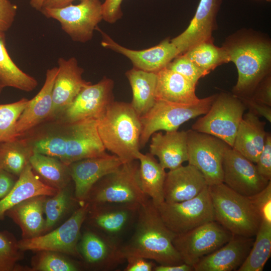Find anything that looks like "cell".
Segmentation results:
<instances>
[{"instance_id":"17","label":"cell","mask_w":271,"mask_h":271,"mask_svg":"<svg viewBox=\"0 0 271 271\" xmlns=\"http://www.w3.org/2000/svg\"><path fill=\"white\" fill-rule=\"evenodd\" d=\"M58 65L53 88L52 107L48 119H58L80 91L91 83L83 78L84 69L79 66L76 58H59Z\"/></svg>"},{"instance_id":"43","label":"cell","mask_w":271,"mask_h":271,"mask_svg":"<svg viewBox=\"0 0 271 271\" xmlns=\"http://www.w3.org/2000/svg\"><path fill=\"white\" fill-rule=\"evenodd\" d=\"M258 173L268 181L271 180V135L267 132L263 149L255 163Z\"/></svg>"},{"instance_id":"23","label":"cell","mask_w":271,"mask_h":271,"mask_svg":"<svg viewBox=\"0 0 271 271\" xmlns=\"http://www.w3.org/2000/svg\"><path fill=\"white\" fill-rule=\"evenodd\" d=\"M208 185L202 174L194 166H181L166 173L163 188L165 202L176 203L192 199Z\"/></svg>"},{"instance_id":"5","label":"cell","mask_w":271,"mask_h":271,"mask_svg":"<svg viewBox=\"0 0 271 271\" xmlns=\"http://www.w3.org/2000/svg\"><path fill=\"white\" fill-rule=\"evenodd\" d=\"M208 189L215 221L233 235L254 237L261 220L249 198L223 183L208 186Z\"/></svg>"},{"instance_id":"48","label":"cell","mask_w":271,"mask_h":271,"mask_svg":"<svg viewBox=\"0 0 271 271\" xmlns=\"http://www.w3.org/2000/svg\"><path fill=\"white\" fill-rule=\"evenodd\" d=\"M246 107L258 116H262L271 122V106L258 102L250 97H239Z\"/></svg>"},{"instance_id":"9","label":"cell","mask_w":271,"mask_h":271,"mask_svg":"<svg viewBox=\"0 0 271 271\" xmlns=\"http://www.w3.org/2000/svg\"><path fill=\"white\" fill-rule=\"evenodd\" d=\"M89 208L90 203L85 202L59 227L35 237L23 238L18 241L19 247L22 251H51L81 258L78 241Z\"/></svg>"},{"instance_id":"27","label":"cell","mask_w":271,"mask_h":271,"mask_svg":"<svg viewBox=\"0 0 271 271\" xmlns=\"http://www.w3.org/2000/svg\"><path fill=\"white\" fill-rule=\"evenodd\" d=\"M59 190L44 183L37 177L29 164L18 177L10 191L0 199V220L12 207L33 197L39 195L51 196Z\"/></svg>"},{"instance_id":"46","label":"cell","mask_w":271,"mask_h":271,"mask_svg":"<svg viewBox=\"0 0 271 271\" xmlns=\"http://www.w3.org/2000/svg\"><path fill=\"white\" fill-rule=\"evenodd\" d=\"M254 100L271 106V78L267 75L258 85L250 97Z\"/></svg>"},{"instance_id":"3","label":"cell","mask_w":271,"mask_h":271,"mask_svg":"<svg viewBox=\"0 0 271 271\" xmlns=\"http://www.w3.org/2000/svg\"><path fill=\"white\" fill-rule=\"evenodd\" d=\"M228 61L237 69L238 79L233 91L239 97H250L259 83L269 75L271 46L265 40L252 35L230 39L223 46Z\"/></svg>"},{"instance_id":"15","label":"cell","mask_w":271,"mask_h":271,"mask_svg":"<svg viewBox=\"0 0 271 271\" xmlns=\"http://www.w3.org/2000/svg\"><path fill=\"white\" fill-rule=\"evenodd\" d=\"M223 183L242 195L250 197L263 189L270 181L258 172L255 164L231 147L224 154Z\"/></svg>"},{"instance_id":"11","label":"cell","mask_w":271,"mask_h":271,"mask_svg":"<svg viewBox=\"0 0 271 271\" xmlns=\"http://www.w3.org/2000/svg\"><path fill=\"white\" fill-rule=\"evenodd\" d=\"M40 12L46 18L58 21L73 41L82 43L92 39L94 31L102 20L100 0H85L59 8H43Z\"/></svg>"},{"instance_id":"39","label":"cell","mask_w":271,"mask_h":271,"mask_svg":"<svg viewBox=\"0 0 271 271\" xmlns=\"http://www.w3.org/2000/svg\"><path fill=\"white\" fill-rule=\"evenodd\" d=\"M32 261L33 270L38 271H77L78 265L58 252L39 251Z\"/></svg>"},{"instance_id":"2","label":"cell","mask_w":271,"mask_h":271,"mask_svg":"<svg viewBox=\"0 0 271 271\" xmlns=\"http://www.w3.org/2000/svg\"><path fill=\"white\" fill-rule=\"evenodd\" d=\"M97 122L89 118L62 123V130L31 141L33 152L57 158L68 166L84 159L104 156L108 153L98 134Z\"/></svg>"},{"instance_id":"21","label":"cell","mask_w":271,"mask_h":271,"mask_svg":"<svg viewBox=\"0 0 271 271\" xmlns=\"http://www.w3.org/2000/svg\"><path fill=\"white\" fill-rule=\"evenodd\" d=\"M221 0H200L196 13L187 29L171 39L172 43L183 54L195 45L212 41V34Z\"/></svg>"},{"instance_id":"20","label":"cell","mask_w":271,"mask_h":271,"mask_svg":"<svg viewBox=\"0 0 271 271\" xmlns=\"http://www.w3.org/2000/svg\"><path fill=\"white\" fill-rule=\"evenodd\" d=\"M140 206L112 203L90 204L88 213L92 224L102 233L119 239L136 222Z\"/></svg>"},{"instance_id":"6","label":"cell","mask_w":271,"mask_h":271,"mask_svg":"<svg viewBox=\"0 0 271 271\" xmlns=\"http://www.w3.org/2000/svg\"><path fill=\"white\" fill-rule=\"evenodd\" d=\"M139 167L138 160L123 163L93 186L86 202L91 204L112 203L141 206L149 198L141 189Z\"/></svg>"},{"instance_id":"10","label":"cell","mask_w":271,"mask_h":271,"mask_svg":"<svg viewBox=\"0 0 271 271\" xmlns=\"http://www.w3.org/2000/svg\"><path fill=\"white\" fill-rule=\"evenodd\" d=\"M157 207L165 225L176 234L215 221L208 186L192 199L176 203L164 201Z\"/></svg>"},{"instance_id":"14","label":"cell","mask_w":271,"mask_h":271,"mask_svg":"<svg viewBox=\"0 0 271 271\" xmlns=\"http://www.w3.org/2000/svg\"><path fill=\"white\" fill-rule=\"evenodd\" d=\"M113 81L104 77L96 84L84 87L58 118L62 123L84 119L98 120L114 101Z\"/></svg>"},{"instance_id":"44","label":"cell","mask_w":271,"mask_h":271,"mask_svg":"<svg viewBox=\"0 0 271 271\" xmlns=\"http://www.w3.org/2000/svg\"><path fill=\"white\" fill-rule=\"evenodd\" d=\"M17 12V6L10 0H0V31L6 32L11 28Z\"/></svg>"},{"instance_id":"22","label":"cell","mask_w":271,"mask_h":271,"mask_svg":"<svg viewBox=\"0 0 271 271\" xmlns=\"http://www.w3.org/2000/svg\"><path fill=\"white\" fill-rule=\"evenodd\" d=\"M254 239L253 237L233 235L221 247L202 257L193 266L194 270H237L247 256Z\"/></svg>"},{"instance_id":"47","label":"cell","mask_w":271,"mask_h":271,"mask_svg":"<svg viewBox=\"0 0 271 271\" xmlns=\"http://www.w3.org/2000/svg\"><path fill=\"white\" fill-rule=\"evenodd\" d=\"M127 264L124 271H152L156 264L148 259L137 256L125 258Z\"/></svg>"},{"instance_id":"34","label":"cell","mask_w":271,"mask_h":271,"mask_svg":"<svg viewBox=\"0 0 271 271\" xmlns=\"http://www.w3.org/2000/svg\"><path fill=\"white\" fill-rule=\"evenodd\" d=\"M34 154L32 148L26 140L19 137L0 143V168L19 177Z\"/></svg>"},{"instance_id":"52","label":"cell","mask_w":271,"mask_h":271,"mask_svg":"<svg viewBox=\"0 0 271 271\" xmlns=\"http://www.w3.org/2000/svg\"><path fill=\"white\" fill-rule=\"evenodd\" d=\"M44 0H30V4L31 6L36 10L40 11L42 8Z\"/></svg>"},{"instance_id":"33","label":"cell","mask_w":271,"mask_h":271,"mask_svg":"<svg viewBox=\"0 0 271 271\" xmlns=\"http://www.w3.org/2000/svg\"><path fill=\"white\" fill-rule=\"evenodd\" d=\"M0 81L5 87L30 92L37 85V80L22 70L12 60L6 47L5 32L0 31Z\"/></svg>"},{"instance_id":"25","label":"cell","mask_w":271,"mask_h":271,"mask_svg":"<svg viewBox=\"0 0 271 271\" xmlns=\"http://www.w3.org/2000/svg\"><path fill=\"white\" fill-rule=\"evenodd\" d=\"M187 131L156 132L151 138L150 153L165 169H175L188 161Z\"/></svg>"},{"instance_id":"13","label":"cell","mask_w":271,"mask_h":271,"mask_svg":"<svg viewBox=\"0 0 271 271\" xmlns=\"http://www.w3.org/2000/svg\"><path fill=\"white\" fill-rule=\"evenodd\" d=\"M233 235L216 221L176 234L173 244L183 262L194 266L202 257L225 244Z\"/></svg>"},{"instance_id":"19","label":"cell","mask_w":271,"mask_h":271,"mask_svg":"<svg viewBox=\"0 0 271 271\" xmlns=\"http://www.w3.org/2000/svg\"><path fill=\"white\" fill-rule=\"evenodd\" d=\"M123 163L115 155L108 154L84 159L69 165L75 184V196L82 204L86 202L93 186L103 176L113 172Z\"/></svg>"},{"instance_id":"8","label":"cell","mask_w":271,"mask_h":271,"mask_svg":"<svg viewBox=\"0 0 271 271\" xmlns=\"http://www.w3.org/2000/svg\"><path fill=\"white\" fill-rule=\"evenodd\" d=\"M246 108L234 94L216 95L208 111L192 125V129L214 136L232 148Z\"/></svg>"},{"instance_id":"30","label":"cell","mask_w":271,"mask_h":271,"mask_svg":"<svg viewBox=\"0 0 271 271\" xmlns=\"http://www.w3.org/2000/svg\"><path fill=\"white\" fill-rule=\"evenodd\" d=\"M125 76L132 90V98L130 103L141 117L151 109L156 101L157 72L133 67L126 72Z\"/></svg>"},{"instance_id":"35","label":"cell","mask_w":271,"mask_h":271,"mask_svg":"<svg viewBox=\"0 0 271 271\" xmlns=\"http://www.w3.org/2000/svg\"><path fill=\"white\" fill-rule=\"evenodd\" d=\"M250 251L237 271H262L271 254V224L261 221Z\"/></svg>"},{"instance_id":"37","label":"cell","mask_w":271,"mask_h":271,"mask_svg":"<svg viewBox=\"0 0 271 271\" xmlns=\"http://www.w3.org/2000/svg\"><path fill=\"white\" fill-rule=\"evenodd\" d=\"M29 100L23 98L15 102L0 104V143L19 137L16 131L17 122Z\"/></svg>"},{"instance_id":"1","label":"cell","mask_w":271,"mask_h":271,"mask_svg":"<svg viewBox=\"0 0 271 271\" xmlns=\"http://www.w3.org/2000/svg\"><path fill=\"white\" fill-rule=\"evenodd\" d=\"M135 223L132 236L122 244L125 258L130 256H140L161 265L184 263L173 244L176 234L165 225L151 199L139 207Z\"/></svg>"},{"instance_id":"32","label":"cell","mask_w":271,"mask_h":271,"mask_svg":"<svg viewBox=\"0 0 271 271\" xmlns=\"http://www.w3.org/2000/svg\"><path fill=\"white\" fill-rule=\"evenodd\" d=\"M30 164L44 183L58 190L66 188L72 180L69 166L55 157L34 153Z\"/></svg>"},{"instance_id":"24","label":"cell","mask_w":271,"mask_h":271,"mask_svg":"<svg viewBox=\"0 0 271 271\" xmlns=\"http://www.w3.org/2000/svg\"><path fill=\"white\" fill-rule=\"evenodd\" d=\"M57 73L58 67L46 71L43 87L34 98L29 100L17 122L18 137L48 119L52 110L53 88Z\"/></svg>"},{"instance_id":"49","label":"cell","mask_w":271,"mask_h":271,"mask_svg":"<svg viewBox=\"0 0 271 271\" xmlns=\"http://www.w3.org/2000/svg\"><path fill=\"white\" fill-rule=\"evenodd\" d=\"M16 177L0 168V199L12 189L17 180Z\"/></svg>"},{"instance_id":"26","label":"cell","mask_w":271,"mask_h":271,"mask_svg":"<svg viewBox=\"0 0 271 271\" xmlns=\"http://www.w3.org/2000/svg\"><path fill=\"white\" fill-rule=\"evenodd\" d=\"M265 123L251 111L243 114L232 148L255 164L267 133L265 130Z\"/></svg>"},{"instance_id":"50","label":"cell","mask_w":271,"mask_h":271,"mask_svg":"<svg viewBox=\"0 0 271 271\" xmlns=\"http://www.w3.org/2000/svg\"><path fill=\"white\" fill-rule=\"evenodd\" d=\"M154 271H192L193 266L185 263L174 265H155Z\"/></svg>"},{"instance_id":"53","label":"cell","mask_w":271,"mask_h":271,"mask_svg":"<svg viewBox=\"0 0 271 271\" xmlns=\"http://www.w3.org/2000/svg\"><path fill=\"white\" fill-rule=\"evenodd\" d=\"M5 87H6L0 81V93Z\"/></svg>"},{"instance_id":"41","label":"cell","mask_w":271,"mask_h":271,"mask_svg":"<svg viewBox=\"0 0 271 271\" xmlns=\"http://www.w3.org/2000/svg\"><path fill=\"white\" fill-rule=\"evenodd\" d=\"M166 67L180 74L195 85L200 78L205 76L204 72L184 54L178 55Z\"/></svg>"},{"instance_id":"45","label":"cell","mask_w":271,"mask_h":271,"mask_svg":"<svg viewBox=\"0 0 271 271\" xmlns=\"http://www.w3.org/2000/svg\"><path fill=\"white\" fill-rule=\"evenodd\" d=\"M122 1L105 0L102 3V20L109 24H113L120 19L123 16L121 8Z\"/></svg>"},{"instance_id":"28","label":"cell","mask_w":271,"mask_h":271,"mask_svg":"<svg viewBox=\"0 0 271 271\" xmlns=\"http://www.w3.org/2000/svg\"><path fill=\"white\" fill-rule=\"evenodd\" d=\"M46 196L29 198L8 210L5 214L21 229L23 238H31L44 233L45 226L44 202Z\"/></svg>"},{"instance_id":"36","label":"cell","mask_w":271,"mask_h":271,"mask_svg":"<svg viewBox=\"0 0 271 271\" xmlns=\"http://www.w3.org/2000/svg\"><path fill=\"white\" fill-rule=\"evenodd\" d=\"M183 54L193 62L205 75L219 65L228 62L223 47L216 46L212 41L200 43Z\"/></svg>"},{"instance_id":"51","label":"cell","mask_w":271,"mask_h":271,"mask_svg":"<svg viewBox=\"0 0 271 271\" xmlns=\"http://www.w3.org/2000/svg\"><path fill=\"white\" fill-rule=\"evenodd\" d=\"M75 1L81 2L85 0H44L42 9L62 8L72 4Z\"/></svg>"},{"instance_id":"18","label":"cell","mask_w":271,"mask_h":271,"mask_svg":"<svg viewBox=\"0 0 271 271\" xmlns=\"http://www.w3.org/2000/svg\"><path fill=\"white\" fill-rule=\"evenodd\" d=\"M119 239L93 231H86L78 245L81 258L90 265L102 270H111L126 259Z\"/></svg>"},{"instance_id":"16","label":"cell","mask_w":271,"mask_h":271,"mask_svg":"<svg viewBox=\"0 0 271 271\" xmlns=\"http://www.w3.org/2000/svg\"><path fill=\"white\" fill-rule=\"evenodd\" d=\"M102 36L101 44L106 49L119 53L131 62L133 67L144 71L157 72L180 54L171 39L166 38L159 44L143 50H132L120 45L97 26Z\"/></svg>"},{"instance_id":"7","label":"cell","mask_w":271,"mask_h":271,"mask_svg":"<svg viewBox=\"0 0 271 271\" xmlns=\"http://www.w3.org/2000/svg\"><path fill=\"white\" fill-rule=\"evenodd\" d=\"M216 95L204 98L195 104H186L156 100L154 105L140 117L141 132L140 149L145 147L152 135L160 130H177L191 119L204 115L209 109Z\"/></svg>"},{"instance_id":"4","label":"cell","mask_w":271,"mask_h":271,"mask_svg":"<svg viewBox=\"0 0 271 271\" xmlns=\"http://www.w3.org/2000/svg\"><path fill=\"white\" fill-rule=\"evenodd\" d=\"M97 130L105 149L123 163L137 160L141 124L130 103L113 101L98 120Z\"/></svg>"},{"instance_id":"31","label":"cell","mask_w":271,"mask_h":271,"mask_svg":"<svg viewBox=\"0 0 271 271\" xmlns=\"http://www.w3.org/2000/svg\"><path fill=\"white\" fill-rule=\"evenodd\" d=\"M137 159L139 161V179L141 189L158 206L165 201L163 188L167 172L150 153L144 154L139 152Z\"/></svg>"},{"instance_id":"12","label":"cell","mask_w":271,"mask_h":271,"mask_svg":"<svg viewBox=\"0 0 271 271\" xmlns=\"http://www.w3.org/2000/svg\"><path fill=\"white\" fill-rule=\"evenodd\" d=\"M188 162L203 175L208 186L223 183L222 163L231 147L214 136L193 129L187 131Z\"/></svg>"},{"instance_id":"54","label":"cell","mask_w":271,"mask_h":271,"mask_svg":"<svg viewBox=\"0 0 271 271\" xmlns=\"http://www.w3.org/2000/svg\"><path fill=\"white\" fill-rule=\"evenodd\" d=\"M267 2H270L271 0H266Z\"/></svg>"},{"instance_id":"38","label":"cell","mask_w":271,"mask_h":271,"mask_svg":"<svg viewBox=\"0 0 271 271\" xmlns=\"http://www.w3.org/2000/svg\"><path fill=\"white\" fill-rule=\"evenodd\" d=\"M46 198L44 202L45 226L44 233L51 229L68 209L70 196L66 188L59 190L55 195Z\"/></svg>"},{"instance_id":"42","label":"cell","mask_w":271,"mask_h":271,"mask_svg":"<svg viewBox=\"0 0 271 271\" xmlns=\"http://www.w3.org/2000/svg\"><path fill=\"white\" fill-rule=\"evenodd\" d=\"M248 197L261 221L271 224V181L261 191Z\"/></svg>"},{"instance_id":"40","label":"cell","mask_w":271,"mask_h":271,"mask_svg":"<svg viewBox=\"0 0 271 271\" xmlns=\"http://www.w3.org/2000/svg\"><path fill=\"white\" fill-rule=\"evenodd\" d=\"M22 251L14 236L7 231H0V271L15 270L22 258Z\"/></svg>"},{"instance_id":"29","label":"cell","mask_w":271,"mask_h":271,"mask_svg":"<svg viewBox=\"0 0 271 271\" xmlns=\"http://www.w3.org/2000/svg\"><path fill=\"white\" fill-rule=\"evenodd\" d=\"M156 100L186 104L198 102L196 86L180 74L166 67L157 72Z\"/></svg>"}]
</instances>
